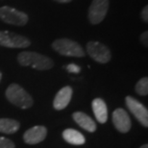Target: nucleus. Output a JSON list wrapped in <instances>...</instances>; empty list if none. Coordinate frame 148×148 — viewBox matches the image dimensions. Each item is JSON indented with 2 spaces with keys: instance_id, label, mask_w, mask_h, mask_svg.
I'll return each mask as SVG.
<instances>
[{
  "instance_id": "12",
  "label": "nucleus",
  "mask_w": 148,
  "mask_h": 148,
  "mask_svg": "<svg viewBox=\"0 0 148 148\" xmlns=\"http://www.w3.org/2000/svg\"><path fill=\"white\" fill-rule=\"evenodd\" d=\"M72 117L74 121L78 124V125L83 128L86 131L93 133L96 130V123L94 122L93 119L90 117L87 114L83 112H75L72 114Z\"/></svg>"
},
{
  "instance_id": "16",
  "label": "nucleus",
  "mask_w": 148,
  "mask_h": 148,
  "mask_svg": "<svg viewBox=\"0 0 148 148\" xmlns=\"http://www.w3.org/2000/svg\"><path fill=\"white\" fill-rule=\"evenodd\" d=\"M135 90L138 94L141 96H146L148 94V78L143 77L138 80V82L136 84Z\"/></svg>"
},
{
  "instance_id": "17",
  "label": "nucleus",
  "mask_w": 148,
  "mask_h": 148,
  "mask_svg": "<svg viewBox=\"0 0 148 148\" xmlns=\"http://www.w3.org/2000/svg\"><path fill=\"white\" fill-rule=\"evenodd\" d=\"M0 148H16V146L11 140L0 137Z\"/></svg>"
},
{
  "instance_id": "21",
  "label": "nucleus",
  "mask_w": 148,
  "mask_h": 148,
  "mask_svg": "<svg viewBox=\"0 0 148 148\" xmlns=\"http://www.w3.org/2000/svg\"><path fill=\"white\" fill-rule=\"evenodd\" d=\"M55 1H57L59 3H69V2H71L72 0H55Z\"/></svg>"
},
{
  "instance_id": "18",
  "label": "nucleus",
  "mask_w": 148,
  "mask_h": 148,
  "mask_svg": "<svg viewBox=\"0 0 148 148\" xmlns=\"http://www.w3.org/2000/svg\"><path fill=\"white\" fill-rule=\"evenodd\" d=\"M66 70L70 73H79L81 71V67L75 64H69V66H66Z\"/></svg>"
},
{
  "instance_id": "19",
  "label": "nucleus",
  "mask_w": 148,
  "mask_h": 148,
  "mask_svg": "<svg viewBox=\"0 0 148 148\" xmlns=\"http://www.w3.org/2000/svg\"><path fill=\"white\" fill-rule=\"evenodd\" d=\"M140 42L145 47L148 46V32L145 31L140 35Z\"/></svg>"
},
{
  "instance_id": "10",
  "label": "nucleus",
  "mask_w": 148,
  "mask_h": 148,
  "mask_svg": "<svg viewBox=\"0 0 148 148\" xmlns=\"http://www.w3.org/2000/svg\"><path fill=\"white\" fill-rule=\"evenodd\" d=\"M46 135L47 129L44 126H34L24 133L23 140L27 144H37L44 140Z\"/></svg>"
},
{
  "instance_id": "7",
  "label": "nucleus",
  "mask_w": 148,
  "mask_h": 148,
  "mask_svg": "<svg viewBox=\"0 0 148 148\" xmlns=\"http://www.w3.org/2000/svg\"><path fill=\"white\" fill-rule=\"evenodd\" d=\"M87 52L90 58L99 64H107L112 59V53L105 44L99 41H90L87 44Z\"/></svg>"
},
{
  "instance_id": "23",
  "label": "nucleus",
  "mask_w": 148,
  "mask_h": 148,
  "mask_svg": "<svg viewBox=\"0 0 148 148\" xmlns=\"http://www.w3.org/2000/svg\"><path fill=\"white\" fill-rule=\"evenodd\" d=\"M1 79H2V73L0 72V81H1Z\"/></svg>"
},
{
  "instance_id": "11",
  "label": "nucleus",
  "mask_w": 148,
  "mask_h": 148,
  "mask_svg": "<svg viewBox=\"0 0 148 148\" xmlns=\"http://www.w3.org/2000/svg\"><path fill=\"white\" fill-rule=\"evenodd\" d=\"M73 94V90L71 87H64L63 88H61L56 94L54 102H53V107L55 110L61 111L64 110V108L67 107V105L69 104L70 100H71Z\"/></svg>"
},
{
  "instance_id": "20",
  "label": "nucleus",
  "mask_w": 148,
  "mask_h": 148,
  "mask_svg": "<svg viewBox=\"0 0 148 148\" xmlns=\"http://www.w3.org/2000/svg\"><path fill=\"white\" fill-rule=\"evenodd\" d=\"M140 16H141V19H143L144 22L148 21V7H147V5L144 6V8L141 10Z\"/></svg>"
},
{
  "instance_id": "6",
  "label": "nucleus",
  "mask_w": 148,
  "mask_h": 148,
  "mask_svg": "<svg viewBox=\"0 0 148 148\" xmlns=\"http://www.w3.org/2000/svg\"><path fill=\"white\" fill-rule=\"evenodd\" d=\"M31 41L24 36L10 31H0V46L7 48H26Z\"/></svg>"
},
{
  "instance_id": "2",
  "label": "nucleus",
  "mask_w": 148,
  "mask_h": 148,
  "mask_svg": "<svg viewBox=\"0 0 148 148\" xmlns=\"http://www.w3.org/2000/svg\"><path fill=\"white\" fill-rule=\"evenodd\" d=\"M6 98L9 102L21 109H29L34 104L32 96L22 87L17 84H11L5 91Z\"/></svg>"
},
{
  "instance_id": "13",
  "label": "nucleus",
  "mask_w": 148,
  "mask_h": 148,
  "mask_svg": "<svg viewBox=\"0 0 148 148\" xmlns=\"http://www.w3.org/2000/svg\"><path fill=\"white\" fill-rule=\"evenodd\" d=\"M92 111L99 123H106L108 120V109L102 98H95L92 101Z\"/></svg>"
},
{
  "instance_id": "22",
  "label": "nucleus",
  "mask_w": 148,
  "mask_h": 148,
  "mask_svg": "<svg viewBox=\"0 0 148 148\" xmlns=\"http://www.w3.org/2000/svg\"><path fill=\"white\" fill-rule=\"evenodd\" d=\"M140 148H148V145H147V144L145 143V144H143V145H141Z\"/></svg>"
},
{
  "instance_id": "5",
  "label": "nucleus",
  "mask_w": 148,
  "mask_h": 148,
  "mask_svg": "<svg viewBox=\"0 0 148 148\" xmlns=\"http://www.w3.org/2000/svg\"><path fill=\"white\" fill-rule=\"evenodd\" d=\"M109 6L110 0H92L88 12V21L93 25L102 22L107 16Z\"/></svg>"
},
{
  "instance_id": "1",
  "label": "nucleus",
  "mask_w": 148,
  "mask_h": 148,
  "mask_svg": "<svg viewBox=\"0 0 148 148\" xmlns=\"http://www.w3.org/2000/svg\"><path fill=\"white\" fill-rule=\"evenodd\" d=\"M17 62L22 66H32L38 70H48L54 66V62L47 56L32 51H23L17 55Z\"/></svg>"
},
{
  "instance_id": "9",
  "label": "nucleus",
  "mask_w": 148,
  "mask_h": 148,
  "mask_svg": "<svg viewBox=\"0 0 148 148\" xmlns=\"http://www.w3.org/2000/svg\"><path fill=\"white\" fill-rule=\"evenodd\" d=\"M112 123H114L115 129L122 134L128 133L132 126L128 112L123 110L122 108L115 109L112 112Z\"/></svg>"
},
{
  "instance_id": "15",
  "label": "nucleus",
  "mask_w": 148,
  "mask_h": 148,
  "mask_svg": "<svg viewBox=\"0 0 148 148\" xmlns=\"http://www.w3.org/2000/svg\"><path fill=\"white\" fill-rule=\"evenodd\" d=\"M20 124L18 121L12 118H0V133L3 134H14L19 130Z\"/></svg>"
},
{
  "instance_id": "8",
  "label": "nucleus",
  "mask_w": 148,
  "mask_h": 148,
  "mask_svg": "<svg viewBox=\"0 0 148 148\" xmlns=\"http://www.w3.org/2000/svg\"><path fill=\"white\" fill-rule=\"evenodd\" d=\"M126 106L129 111L132 112L133 115L137 118L143 127H148V111L146 107H144L141 103L132 96H126L125 98Z\"/></svg>"
},
{
  "instance_id": "4",
  "label": "nucleus",
  "mask_w": 148,
  "mask_h": 148,
  "mask_svg": "<svg viewBox=\"0 0 148 148\" xmlns=\"http://www.w3.org/2000/svg\"><path fill=\"white\" fill-rule=\"evenodd\" d=\"M0 19L7 24L14 26H24L28 22L29 17L25 13L9 6L0 8Z\"/></svg>"
},
{
  "instance_id": "14",
  "label": "nucleus",
  "mask_w": 148,
  "mask_h": 148,
  "mask_svg": "<svg viewBox=\"0 0 148 148\" xmlns=\"http://www.w3.org/2000/svg\"><path fill=\"white\" fill-rule=\"evenodd\" d=\"M63 138L67 143L73 145H83L86 143V138L82 133L74 129H66L63 132Z\"/></svg>"
},
{
  "instance_id": "3",
  "label": "nucleus",
  "mask_w": 148,
  "mask_h": 148,
  "mask_svg": "<svg viewBox=\"0 0 148 148\" xmlns=\"http://www.w3.org/2000/svg\"><path fill=\"white\" fill-rule=\"evenodd\" d=\"M52 48L59 54L67 56V57L82 58L86 55L83 47L77 41L66 38H58L54 40L52 43Z\"/></svg>"
}]
</instances>
